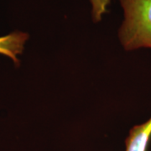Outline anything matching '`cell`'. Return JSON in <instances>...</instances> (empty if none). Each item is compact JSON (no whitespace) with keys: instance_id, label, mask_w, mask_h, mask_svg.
<instances>
[{"instance_id":"cell-1","label":"cell","mask_w":151,"mask_h":151,"mask_svg":"<svg viewBox=\"0 0 151 151\" xmlns=\"http://www.w3.org/2000/svg\"><path fill=\"white\" fill-rule=\"evenodd\" d=\"M124 19L119 31L126 50L151 49V0H119Z\"/></svg>"},{"instance_id":"cell-2","label":"cell","mask_w":151,"mask_h":151,"mask_svg":"<svg viewBox=\"0 0 151 151\" xmlns=\"http://www.w3.org/2000/svg\"><path fill=\"white\" fill-rule=\"evenodd\" d=\"M28 39L29 35L27 33L19 31L0 36V54L9 57L18 65L19 60L17 56L22 54Z\"/></svg>"},{"instance_id":"cell-3","label":"cell","mask_w":151,"mask_h":151,"mask_svg":"<svg viewBox=\"0 0 151 151\" xmlns=\"http://www.w3.org/2000/svg\"><path fill=\"white\" fill-rule=\"evenodd\" d=\"M151 138V118L133 127L126 139V151H147Z\"/></svg>"},{"instance_id":"cell-4","label":"cell","mask_w":151,"mask_h":151,"mask_svg":"<svg viewBox=\"0 0 151 151\" xmlns=\"http://www.w3.org/2000/svg\"><path fill=\"white\" fill-rule=\"evenodd\" d=\"M92 4V15L94 22L102 20L103 15L108 12L110 0H90Z\"/></svg>"}]
</instances>
